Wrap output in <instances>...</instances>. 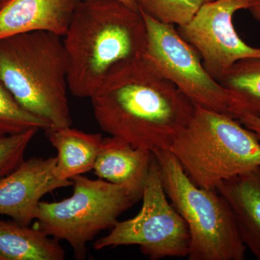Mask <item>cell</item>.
I'll list each match as a JSON object with an SVG mask.
<instances>
[{
	"label": "cell",
	"instance_id": "obj_7",
	"mask_svg": "<svg viewBox=\"0 0 260 260\" xmlns=\"http://www.w3.org/2000/svg\"><path fill=\"white\" fill-rule=\"evenodd\" d=\"M142 199L143 205L138 215L118 221L109 234L94 242V249L138 246L141 252L152 260L187 257L190 242L189 229L168 200L154 155Z\"/></svg>",
	"mask_w": 260,
	"mask_h": 260
},
{
	"label": "cell",
	"instance_id": "obj_22",
	"mask_svg": "<svg viewBox=\"0 0 260 260\" xmlns=\"http://www.w3.org/2000/svg\"><path fill=\"white\" fill-rule=\"evenodd\" d=\"M119 1L121 2V3H124L126 5H127L128 7H129L132 9L138 10V7L136 3H135V0H119Z\"/></svg>",
	"mask_w": 260,
	"mask_h": 260
},
{
	"label": "cell",
	"instance_id": "obj_9",
	"mask_svg": "<svg viewBox=\"0 0 260 260\" xmlns=\"http://www.w3.org/2000/svg\"><path fill=\"white\" fill-rule=\"evenodd\" d=\"M260 0H212L200 7L186 25L178 26L181 37L198 51L205 69L220 81L234 63L260 57V48L246 44L238 35L233 18Z\"/></svg>",
	"mask_w": 260,
	"mask_h": 260
},
{
	"label": "cell",
	"instance_id": "obj_3",
	"mask_svg": "<svg viewBox=\"0 0 260 260\" xmlns=\"http://www.w3.org/2000/svg\"><path fill=\"white\" fill-rule=\"evenodd\" d=\"M68 58L62 37L34 31L0 39V81L51 129L71 126Z\"/></svg>",
	"mask_w": 260,
	"mask_h": 260
},
{
	"label": "cell",
	"instance_id": "obj_24",
	"mask_svg": "<svg viewBox=\"0 0 260 260\" xmlns=\"http://www.w3.org/2000/svg\"><path fill=\"white\" fill-rule=\"evenodd\" d=\"M1 5H2V4H1V3H0V6H1Z\"/></svg>",
	"mask_w": 260,
	"mask_h": 260
},
{
	"label": "cell",
	"instance_id": "obj_19",
	"mask_svg": "<svg viewBox=\"0 0 260 260\" xmlns=\"http://www.w3.org/2000/svg\"><path fill=\"white\" fill-rule=\"evenodd\" d=\"M39 129L0 136V179L15 170L24 161V155Z\"/></svg>",
	"mask_w": 260,
	"mask_h": 260
},
{
	"label": "cell",
	"instance_id": "obj_10",
	"mask_svg": "<svg viewBox=\"0 0 260 260\" xmlns=\"http://www.w3.org/2000/svg\"><path fill=\"white\" fill-rule=\"evenodd\" d=\"M55 164L56 157L24 160L15 170L0 179V215L29 226L45 195L73 186V181L56 177Z\"/></svg>",
	"mask_w": 260,
	"mask_h": 260
},
{
	"label": "cell",
	"instance_id": "obj_11",
	"mask_svg": "<svg viewBox=\"0 0 260 260\" xmlns=\"http://www.w3.org/2000/svg\"><path fill=\"white\" fill-rule=\"evenodd\" d=\"M80 0H8L0 6V39L34 31L63 37Z\"/></svg>",
	"mask_w": 260,
	"mask_h": 260
},
{
	"label": "cell",
	"instance_id": "obj_1",
	"mask_svg": "<svg viewBox=\"0 0 260 260\" xmlns=\"http://www.w3.org/2000/svg\"><path fill=\"white\" fill-rule=\"evenodd\" d=\"M90 99L103 131L153 154L169 150L196 109L143 56L114 70Z\"/></svg>",
	"mask_w": 260,
	"mask_h": 260
},
{
	"label": "cell",
	"instance_id": "obj_8",
	"mask_svg": "<svg viewBox=\"0 0 260 260\" xmlns=\"http://www.w3.org/2000/svg\"><path fill=\"white\" fill-rule=\"evenodd\" d=\"M140 11L147 28L143 57L195 107L234 117L230 93L207 71L198 51L181 37L174 25L161 23Z\"/></svg>",
	"mask_w": 260,
	"mask_h": 260
},
{
	"label": "cell",
	"instance_id": "obj_17",
	"mask_svg": "<svg viewBox=\"0 0 260 260\" xmlns=\"http://www.w3.org/2000/svg\"><path fill=\"white\" fill-rule=\"evenodd\" d=\"M51 129V126L23 109L0 81V136L23 133L27 130Z\"/></svg>",
	"mask_w": 260,
	"mask_h": 260
},
{
	"label": "cell",
	"instance_id": "obj_6",
	"mask_svg": "<svg viewBox=\"0 0 260 260\" xmlns=\"http://www.w3.org/2000/svg\"><path fill=\"white\" fill-rule=\"evenodd\" d=\"M73 192L59 202H41L34 227L56 240H64L74 257L87 256V245L98 234L112 229L118 218L142 199L125 186L78 175L71 179Z\"/></svg>",
	"mask_w": 260,
	"mask_h": 260
},
{
	"label": "cell",
	"instance_id": "obj_18",
	"mask_svg": "<svg viewBox=\"0 0 260 260\" xmlns=\"http://www.w3.org/2000/svg\"><path fill=\"white\" fill-rule=\"evenodd\" d=\"M138 9L161 23L186 25L202 5L212 0H135Z\"/></svg>",
	"mask_w": 260,
	"mask_h": 260
},
{
	"label": "cell",
	"instance_id": "obj_21",
	"mask_svg": "<svg viewBox=\"0 0 260 260\" xmlns=\"http://www.w3.org/2000/svg\"><path fill=\"white\" fill-rule=\"evenodd\" d=\"M249 10L252 16L260 21V3L251 7Z\"/></svg>",
	"mask_w": 260,
	"mask_h": 260
},
{
	"label": "cell",
	"instance_id": "obj_13",
	"mask_svg": "<svg viewBox=\"0 0 260 260\" xmlns=\"http://www.w3.org/2000/svg\"><path fill=\"white\" fill-rule=\"evenodd\" d=\"M216 189L230 207L246 249L260 260V166L223 181Z\"/></svg>",
	"mask_w": 260,
	"mask_h": 260
},
{
	"label": "cell",
	"instance_id": "obj_15",
	"mask_svg": "<svg viewBox=\"0 0 260 260\" xmlns=\"http://www.w3.org/2000/svg\"><path fill=\"white\" fill-rule=\"evenodd\" d=\"M59 241L32 226L0 220V260H64Z\"/></svg>",
	"mask_w": 260,
	"mask_h": 260
},
{
	"label": "cell",
	"instance_id": "obj_23",
	"mask_svg": "<svg viewBox=\"0 0 260 260\" xmlns=\"http://www.w3.org/2000/svg\"><path fill=\"white\" fill-rule=\"evenodd\" d=\"M7 1H8V0H0V3H1L2 5H3L5 3V2H7Z\"/></svg>",
	"mask_w": 260,
	"mask_h": 260
},
{
	"label": "cell",
	"instance_id": "obj_20",
	"mask_svg": "<svg viewBox=\"0 0 260 260\" xmlns=\"http://www.w3.org/2000/svg\"><path fill=\"white\" fill-rule=\"evenodd\" d=\"M237 119L245 127L253 132L260 142V117L250 114H243L239 116Z\"/></svg>",
	"mask_w": 260,
	"mask_h": 260
},
{
	"label": "cell",
	"instance_id": "obj_16",
	"mask_svg": "<svg viewBox=\"0 0 260 260\" xmlns=\"http://www.w3.org/2000/svg\"><path fill=\"white\" fill-rule=\"evenodd\" d=\"M219 83L232 98L235 119L243 114L260 117V57L237 61Z\"/></svg>",
	"mask_w": 260,
	"mask_h": 260
},
{
	"label": "cell",
	"instance_id": "obj_5",
	"mask_svg": "<svg viewBox=\"0 0 260 260\" xmlns=\"http://www.w3.org/2000/svg\"><path fill=\"white\" fill-rule=\"evenodd\" d=\"M153 155L168 199L189 229L187 259H245L247 249L225 198L217 189L197 186L172 152L162 150Z\"/></svg>",
	"mask_w": 260,
	"mask_h": 260
},
{
	"label": "cell",
	"instance_id": "obj_2",
	"mask_svg": "<svg viewBox=\"0 0 260 260\" xmlns=\"http://www.w3.org/2000/svg\"><path fill=\"white\" fill-rule=\"evenodd\" d=\"M62 41L69 90L90 99L114 70L143 57L146 25L139 10L119 0H80Z\"/></svg>",
	"mask_w": 260,
	"mask_h": 260
},
{
	"label": "cell",
	"instance_id": "obj_4",
	"mask_svg": "<svg viewBox=\"0 0 260 260\" xmlns=\"http://www.w3.org/2000/svg\"><path fill=\"white\" fill-rule=\"evenodd\" d=\"M169 151L199 187L216 189L223 181L260 166V142L228 114L196 107Z\"/></svg>",
	"mask_w": 260,
	"mask_h": 260
},
{
	"label": "cell",
	"instance_id": "obj_12",
	"mask_svg": "<svg viewBox=\"0 0 260 260\" xmlns=\"http://www.w3.org/2000/svg\"><path fill=\"white\" fill-rule=\"evenodd\" d=\"M153 155L120 138L108 137L103 139L93 170L99 179L125 186L142 198Z\"/></svg>",
	"mask_w": 260,
	"mask_h": 260
},
{
	"label": "cell",
	"instance_id": "obj_14",
	"mask_svg": "<svg viewBox=\"0 0 260 260\" xmlns=\"http://www.w3.org/2000/svg\"><path fill=\"white\" fill-rule=\"evenodd\" d=\"M48 140L57 151L54 174L61 180L93 170L104 137L100 133H86L67 127L45 131Z\"/></svg>",
	"mask_w": 260,
	"mask_h": 260
}]
</instances>
